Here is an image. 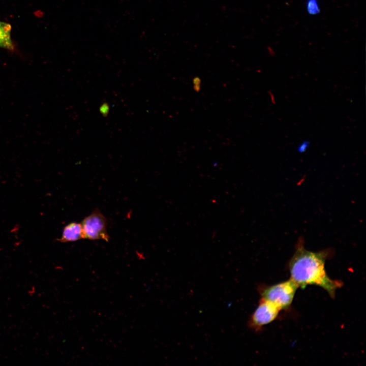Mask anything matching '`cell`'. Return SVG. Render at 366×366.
Returning <instances> with one entry per match:
<instances>
[{"mask_svg": "<svg viewBox=\"0 0 366 366\" xmlns=\"http://www.w3.org/2000/svg\"><path fill=\"white\" fill-rule=\"evenodd\" d=\"M329 254L326 250L308 251L300 240L288 264L290 279L302 289L308 285L319 286L333 298L336 290L343 284L341 281L330 279L326 273L325 264Z\"/></svg>", "mask_w": 366, "mask_h": 366, "instance_id": "obj_1", "label": "cell"}, {"mask_svg": "<svg viewBox=\"0 0 366 366\" xmlns=\"http://www.w3.org/2000/svg\"><path fill=\"white\" fill-rule=\"evenodd\" d=\"M298 286L290 279L277 284L260 285L257 290L261 298L267 300L282 310L291 306Z\"/></svg>", "mask_w": 366, "mask_h": 366, "instance_id": "obj_2", "label": "cell"}, {"mask_svg": "<svg viewBox=\"0 0 366 366\" xmlns=\"http://www.w3.org/2000/svg\"><path fill=\"white\" fill-rule=\"evenodd\" d=\"M81 224L83 239L109 241V236L107 230V221L98 209H95L86 217Z\"/></svg>", "mask_w": 366, "mask_h": 366, "instance_id": "obj_3", "label": "cell"}, {"mask_svg": "<svg viewBox=\"0 0 366 366\" xmlns=\"http://www.w3.org/2000/svg\"><path fill=\"white\" fill-rule=\"evenodd\" d=\"M280 309L273 303L260 298L259 303L250 316L248 326L255 331L271 323L278 317Z\"/></svg>", "mask_w": 366, "mask_h": 366, "instance_id": "obj_4", "label": "cell"}, {"mask_svg": "<svg viewBox=\"0 0 366 366\" xmlns=\"http://www.w3.org/2000/svg\"><path fill=\"white\" fill-rule=\"evenodd\" d=\"M81 239H83L81 224L72 222L65 227L59 240L62 242H67L76 241Z\"/></svg>", "mask_w": 366, "mask_h": 366, "instance_id": "obj_5", "label": "cell"}, {"mask_svg": "<svg viewBox=\"0 0 366 366\" xmlns=\"http://www.w3.org/2000/svg\"><path fill=\"white\" fill-rule=\"evenodd\" d=\"M11 31L10 24L0 21V47L13 51L14 45L11 39Z\"/></svg>", "mask_w": 366, "mask_h": 366, "instance_id": "obj_6", "label": "cell"}, {"mask_svg": "<svg viewBox=\"0 0 366 366\" xmlns=\"http://www.w3.org/2000/svg\"><path fill=\"white\" fill-rule=\"evenodd\" d=\"M306 8L308 12L311 15H316L320 12L318 0H307Z\"/></svg>", "mask_w": 366, "mask_h": 366, "instance_id": "obj_7", "label": "cell"}, {"mask_svg": "<svg viewBox=\"0 0 366 366\" xmlns=\"http://www.w3.org/2000/svg\"><path fill=\"white\" fill-rule=\"evenodd\" d=\"M309 145V142L307 141H304L302 142V143H300V145L298 147V149L300 151L306 149L308 146Z\"/></svg>", "mask_w": 366, "mask_h": 366, "instance_id": "obj_8", "label": "cell"}, {"mask_svg": "<svg viewBox=\"0 0 366 366\" xmlns=\"http://www.w3.org/2000/svg\"><path fill=\"white\" fill-rule=\"evenodd\" d=\"M100 111L102 114H106L108 113V112L109 111V107L108 105H106V104L102 105V106L100 108Z\"/></svg>", "mask_w": 366, "mask_h": 366, "instance_id": "obj_9", "label": "cell"}]
</instances>
